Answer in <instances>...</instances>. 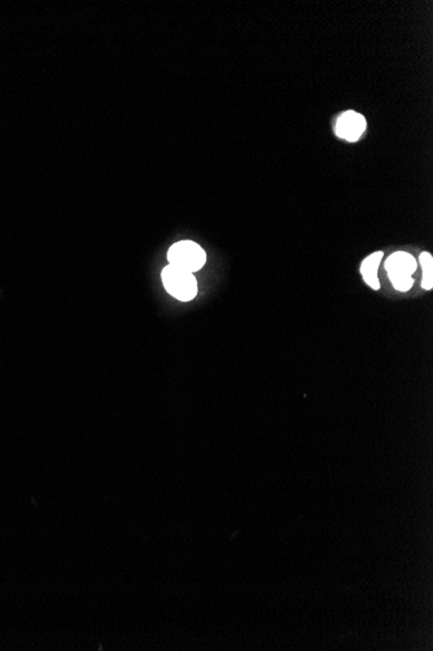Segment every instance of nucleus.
I'll return each mask as SVG.
<instances>
[{
  "instance_id": "nucleus-1",
  "label": "nucleus",
  "mask_w": 433,
  "mask_h": 651,
  "mask_svg": "<svg viewBox=\"0 0 433 651\" xmlns=\"http://www.w3.org/2000/svg\"><path fill=\"white\" fill-rule=\"evenodd\" d=\"M165 290L181 302H190L199 291L195 275L175 265L168 264L161 272Z\"/></svg>"
},
{
  "instance_id": "nucleus-2",
  "label": "nucleus",
  "mask_w": 433,
  "mask_h": 651,
  "mask_svg": "<svg viewBox=\"0 0 433 651\" xmlns=\"http://www.w3.org/2000/svg\"><path fill=\"white\" fill-rule=\"evenodd\" d=\"M384 268L392 285L397 291L407 293L412 289L414 285L412 275L418 268V263L412 254L406 251H397L385 260Z\"/></svg>"
},
{
  "instance_id": "nucleus-3",
  "label": "nucleus",
  "mask_w": 433,
  "mask_h": 651,
  "mask_svg": "<svg viewBox=\"0 0 433 651\" xmlns=\"http://www.w3.org/2000/svg\"><path fill=\"white\" fill-rule=\"evenodd\" d=\"M169 264L179 266L191 273L200 271L206 262V253L199 243L179 241L174 243L168 251Z\"/></svg>"
},
{
  "instance_id": "nucleus-4",
  "label": "nucleus",
  "mask_w": 433,
  "mask_h": 651,
  "mask_svg": "<svg viewBox=\"0 0 433 651\" xmlns=\"http://www.w3.org/2000/svg\"><path fill=\"white\" fill-rule=\"evenodd\" d=\"M366 119L354 110L341 113L336 122V135L348 142H357L366 130Z\"/></svg>"
},
{
  "instance_id": "nucleus-5",
  "label": "nucleus",
  "mask_w": 433,
  "mask_h": 651,
  "mask_svg": "<svg viewBox=\"0 0 433 651\" xmlns=\"http://www.w3.org/2000/svg\"><path fill=\"white\" fill-rule=\"evenodd\" d=\"M384 253L383 251H376L372 254L368 255L366 259L361 263V276L363 281L367 284L368 286L374 290H379L380 281L378 277V269H379L380 263L383 260Z\"/></svg>"
},
{
  "instance_id": "nucleus-6",
  "label": "nucleus",
  "mask_w": 433,
  "mask_h": 651,
  "mask_svg": "<svg viewBox=\"0 0 433 651\" xmlns=\"http://www.w3.org/2000/svg\"><path fill=\"white\" fill-rule=\"evenodd\" d=\"M419 264L422 266V287L424 290L433 289V258L432 255L424 251L419 255Z\"/></svg>"
}]
</instances>
